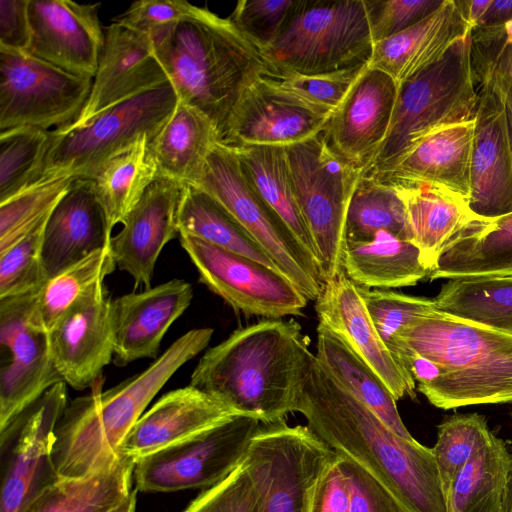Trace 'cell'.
<instances>
[{"label":"cell","mask_w":512,"mask_h":512,"mask_svg":"<svg viewBox=\"0 0 512 512\" xmlns=\"http://www.w3.org/2000/svg\"><path fill=\"white\" fill-rule=\"evenodd\" d=\"M470 47L469 35L399 85L387 136L364 174L386 169L431 133L474 119L478 92Z\"/></svg>","instance_id":"7"},{"label":"cell","mask_w":512,"mask_h":512,"mask_svg":"<svg viewBox=\"0 0 512 512\" xmlns=\"http://www.w3.org/2000/svg\"><path fill=\"white\" fill-rule=\"evenodd\" d=\"M330 116L260 78L238 103L222 142L234 147H287L321 133Z\"/></svg>","instance_id":"22"},{"label":"cell","mask_w":512,"mask_h":512,"mask_svg":"<svg viewBox=\"0 0 512 512\" xmlns=\"http://www.w3.org/2000/svg\"><path fill=\"white\" fill-rule=\"evenodd\" d=\"M387 184V183H386ZM402 198L411 232V243L421 254L429 273L447 241L475 215L468 203L426 184H389Z\"/></svg>","instance_id":"33"},{"label":"cell","mask_w":512,"mask_h":512,"mask_svg":"<svg viewBox=\"0 0 512 512\" xmlns=\"http://www.w3.org/2000/svg\"><path fill=\"white\" fill-rule=\"evenodd\" d=\"M212 328L189 330L141 373L102 390L101 379L88 395L67 405L55 430L53 462L60 478H85L114 466L121 446L152 399L169 379L209 344Z\"/></svg>","instance_id":"4"},{"label":"cell","mask_w":512,"mask_h":512,"mask_svg":"<svg viewBox=\"0 0 512 512\" xmlns=\"http://www.w3.org/2000/svg\"><path fill=\"white\" fill-rule=\"evenodd\" d=\"M512 275V213L473 217L444 245L430 281Z\"/></svg>","instance_id":"30"},{"label":"cell","mask_w":512,"mask_h":512,"mask_svg":"<svg viewBox=\"0 0 512 512\" xmlns=\"http://www.w3.org/2000/svg\"><path fill=\"white\" fill-rule=\"evenodd\" d=\"M135 463L123 456L100 473L85 478H59L24 512H109L133 490Z\"/></svg>","instance_id":"36"},{"label":"cell","mask_w":512,"mask_h":512,"mask_svg":"<svg viewBox=\"0 0 512 512\" xmlns=\"http://www.w3.org/2000/svg\"><path fill=\"white\" fill-rule=\"evenodd\" d=\"M74 179L49 178L0 203V253L44 222Z\"/></svg>","instance_id":"45"},{"label":"cell","mask_w":512,"mask_h":512,"mask_svg":"<svg viewBox=\"0 0 512 512\" xmlns=\"http://www.w3.org/2000/svg\"><path fill=\"white\" fill-rule=\"evenodd\" d=\"M256 492L246 461L223 481L205 489L183 512H252Z\"/></svg>","instance_id":"52"},{"label":"cell","mask_w":512,"mask_h":512,"mask_svg":"<svg viewBox=\"0 0 512 512\" xmlns=\"http://www.w3.org/2000/svg\"><path fill=\"white\" fill-rule=\"evenodd\" d=\"M511 21L512 0H492L485 15L477 26L501 25Z\"/></svg>","instance_id":"57"},{"label":"cell","mask_w":512,"mask_h":512,"mask_svg":"<svg viewBox=\"0 0 512 512\" xmlns=\"http://www.w3.org/2000/svg\"><path fill=\"white\" fill-rule=\"evenodd\" d=\"M511 470L512 454L491 433L453 480L446 494L447 512H501Z\"/></svg>","instance_id":"38"},{"label":"cell","mask_w":512,"mask_h":512,"mask_svg":"<svg viewBox=\"0 0 512 512\" xmlns=\"http://www.w3.org/2000/svg\"><path fill=\"white\" fill-rule=\"evenodd\" d=\"M92 79L26 53L0 49V132L67 127L83 110Z\"/></svg>","instance_id":"13"},{"label":"cell","mask_w":512,"mask_h":512,"mask_svg":"<svg viewBox=\"0 0 512 512\" xmlns=\"http://www.w3.org/2000/svg\"><path fill=\"white\" fill-rule=\"evenodd\" d=\"M111 298L103 285L49 332L54 365L76 390L93 388L115 353Z\"/></svg>","instance_id":"20"},{"label":"cell","mask_w":512,"mask_h":512,"mask_svg":"<svg viewBox=\"0 0 512 512\" xmlns=\"http://www.w3.org/2000/svg\"><path fill=\"white\" fill-rule=\"evenodd\" d=\"M474 127L472 119L441 128L386 169L369 175L387 184H426L469 205Z\"/></svg>","instance_id":"27"},{"label":"cell","mask_w":512,"mask_h":512,"mask_svg":"<svg viewBox=\"0 0 512 512\" xmlns=\"http://www.w3.org/2000/svg\"><path fill=\"white\" fill-rule=\"evenodd\" d=\"M37 294L0 299V344L8 354L0 369V432L63 381L52 359L49 334L30 320Z\"/></svg>","instance_id":"16"},{"label":"cell","mask_w":512,"mask_h":512,"mask_svg":"<svg viewBox=\"0 0 512 512\" xmlns=\"http://www.w3.org/2000/svg\"><path fill=\"white\" fill-rule=\"evenodd\" d=\"M487 420L478 413L454 414L438 426L432 449L445 495L460 470L489 438Z\"/></svg>","instance_id":"46"},{"label":"cell","mask_w":512,"mask_h":512,"mask_svg":"<svg viewBox=\"0 0 512 512\" xmlns=\"http://www.w3.org/2000/svg\"><path fill=\"white\" fill-rule=\"evenodd\" d=\"M137 490L133 489L130 494L109 512H136Z\"/></svg>","instance_id":"59"},{"label":"cell","mask_w":512,"mask_h":512,"mask_svg":"<svg viewBox=\"0 0 512 512\" xmlns=\"http://www.w3.org/2000/svg\"><path fill=\"white\" fill-rule=\"evenodd\" d=\"M67 405L66 383L61 381L1 431L0 512H24L60 478L52 453Z\"/></svg>","instance_id":"15"},{"label":"cell","mask_w":512,"mask_h":512,"mask_svg":"<svg viewBox=\"0 0 512 512\" xmlns=\"http://www.w3.org/2000/svg\"><path fill=\"white\" fill-rule=\"evenodd\" d=\"M501 512H512V470L504 488Z\"/></svg>","instance_id":"60"},{"label":"cell","mask_w":512,"mask_h":512,"mask_svg":"<svg viewBox=\"0 0 512 512\" xmlns=\"http://www.w3.org/2000/svg\"><path fill=\"white\" fill-rule=\"evenodd\" d=\"M349 501V487L336 454L316 485L310 512H348Z\"/></svg>","instance_id":"56"},{"label":"cell","mask_w":512,"mask_h":512,"mask_svg":"<svg viewBox=\"0 0 512 512\" xmlns=\"http://www.w3.org/2000/svg\"><path fill=\"white\" fill-rule=\"evenodd\" d=\"M454 2L461 16L473 29L485 15L492 0H454Z\"/></svg>","instance_id":"58"},{"label":"cell","mask_w":512,"mask_h":512,"mask_svg":"<svg viewBox=\"0 0 512 512\" xmlns=\"http://www.w3.org/2000/svg\"><path fill=\"white\" fill-rule=\"evenodd\" d=\"M285 151L325 283L343 270L348 204L363 173L329 146L323 131Z\"/></svg>","instance_id":"9"},{"label":"cell","mask_w":512,"mask_h":512,"mask_svg":"<svg viewBox=\"0 0 512 512\" xmlns=\"http://www.w3.org/2000/svg\"><path fill=\"white\" fill-rule=\"evenodd\" d=\"M167 83L168 75L151 37L113 21L104 27V43L87 102L67 127L83 126L103 111Z\"/></svg>","instance_id":"17"},{"label":"cell","mask_w":512,"mask_h":512,"mask_svg":"<svg viewBox=\"0 0 512 512\" xmlns=\"http://www.w3.org/2000/svg\"><path fill=\"white\" fill-rule=\"evenodd\" d=\"M201 281L237 313L281 319L301 316L308 299L279 270L195 237L179 235Z\"/></svg>","instance_id":"14"},{"label":"cell","mask_w":512,"mask_h":512,"mask_svg":"<svg viewBox=\"0 0 512 512\" xmlns=\"http://www.w3.org/2000/svg\"><path fill=\"white\" fill-rule=\"evenodd\" d=\"M469 208L477 216L512 213V144L506 109L489 87L478 91Z\"/></svg>","instance_id":"23"},{"label":"cell","mask_w":512,"mask_h":512,"mask_svg":"<svg viewBox=\"0 0 512 512\" xmlns=\"http://www.w3.org/2000/svg\"><path fill=\"white\" fill-rule=\"evenodd\" d=\"M315 356L344 389L374 411L395 433L414 440L400 417L397 400L384 381L340 334L320 322Z\"/></svg>","instance_id":"34"},{"label":"cell","mask_w":512,"mask_h":512,"mask_svg":"<svg viewBox=\"0 0 512 512\" xmlns=\"http://www.w3.org/2000/svg\"><path fill=\"white\" fill-rule=\"evenodd\" d=\"M320 323L340 334L351 348L379 375L396 400L416 399V383L399 365L380 337L364 300L342 270L324 283L315 301Z\"/></svg>","instance_id":"24"},{"label":"cell","mask_w":512,"mask_h":512,"mask_svg":"<svg viewBox=\"0 0 512 512\" xmlns=\"http://www.w3.org/2000/svg\"><path fill=\"white\" fill-rule=\"evenodd\" d=\"M294 0H241L229 19L260 53L281 31Z\"/></svg>","instance_id":"50"},{"label":"cell","mask_w":512,"mask_h":512,"mask_svg":"<svg viewBox=\"0 0 512 512\" xmlns=\"http://www.w3.org/2000/svg\"><path fill=\"white\" fill-rule=\"evenodd\" d=\"M249 415H235L199 435L135 463L133 480L141 492L210 488L227 478L246 458L261 428Z\"/></svg>","instance_id":"12"},{"label":"cell","mask_w":512,"mask_h":512,"mask_svg":"<svg viewBox=\"0 0 512 512\" xmlns=\"http://www.w3.org/2000/svg\"><path fill=\"white\" fill-rule=\"evenodd\" d=\"M295 412L334 452L379 481L405 512H447L432 449L395 433L344 389L316 356Z\"/></svg>","instance_id":"1"},{"label":"cell","mask_w":512,"mask_h":512,"mask_svg":"<svg viewBox=\"0 0 512 512\" xmlns=\"http://www.w3.org/2000/svg\"><path fill=\"white\" fill-rule=\"evenodd\" d=\"M115 268L108 244L49 278L38 291L30 318L32 325L49 334L67 313L102 287Z\"/></svg>","instance_id":"40"},{"label":"cell","mask_w":512,"mask_h":512,"mask_svg":"<svg viewBox=\"0 0 512 512\" xmlns=\"http://www.w3.org/2000/svg\"><path fill=\"white\" fill-rule=\"evenodd\" d=\"M335 457L307 426L262 423L245 458L256 492L252 512H310L316 485Z\"/></svg>","instance_id":"11"},{"label":"cell","mask_w":512,"mask_h":512,"mask_svg":"<svg viewBox=\"0 0 512 512\" xmlns=\"http://www.w3.org/2000/svg\"><path fill=\"white\" fill-rule=\"evenodd\" d=\"M48 218L0 253V299L37 292L48 280L42 257Z\"/></svg>","instance_id":"48"},{"label":"cell","mask_w":512,"mask_h":512,"mask_svg":"<svg viewBox=\"0 0 512 512\" xmlns=\"http://www.w3.org/2000/svg\"><path fill=\"white\" fill-rule=\"evenodd\" d=\"M338 463L349 487L348 512H405L392 494L360 465L340 455Z\"/></svg>","instance_id":"54"},{"label":"cell","mask_w":512,"mask_h":512,"mask_svg":"<svg viewBox=\"0 0 512 512\" xmlns=\"http://www.w3.org/2000/svg\"><path fill=\"white\" fill-rule=\"evenodd\" d=\"M391 352L441 409L512 402V334L434 308L402 327Z\"/></svg>","instance_id":"2"},{"label":"cell","mask_w":512,"mask_h":512,"mask_svg":"<svg viewBox=\"0 0 512 512\" xmlns=\"http://www.w3.org/2000/svg\"><path fill=\"white\" fill-rule=\"evenodd\" d=\"M342 268L353 283L371 289L414 286L429 275L418 248L385 231L369 241H346Z\"/></svg>","instance_id":"32"},{"label":"cell","mask_w":512,"mask_h":512,"mask_svg":"<svg viewBox=\"0 0 512 512\" xmlns=\"http://www.w3.org/2000/svg\"><path fill=\"white\" fill-rule=\"evenodd\" d=\"M183 184L158 176L110 238L116 267L128 273L134 286L151 287L163 247L179 236L178 215Z\"/></svg>","instance_id":"21"},{"label":"cell","mask_w":512,"mask_h":512,"mask_svg":"<svg viewBox=\"0 0 512 512\" xmlns=\"http://www.w3.org/2000/svg\"><path fill=\"white\" fill-rule=\"evenodd\" d=\"M178 103L170 83L111 107L83 126L53 129V142L42 175L92 179L114 156L137 140H151Z\"/></svg>","instance_id":"8"},{"label":"cell","mask_w":512,"mask_h":512,"mask_svg":"<svg viewBox=\"0 0 512 512\" xmlns=\"http://www.w3.org/2000/svg\"><path fill=\"white\" fill-rule=\"evenodd\" d=\"M150 142L148 136L140 138L110 159L92 178L111 233L158 177Z\"/></svg>","instance_id":"39"},{"label":"cell","mask_w":512,"mask_h":512,"mask_svg":"<svg viewBox=\"0 0 512 512\" xmlns=\"http://www.w3.org/2000/svg\"><path fill=\"white\" fill-rule=\"evenodd\" d=\"M471 30L454 0H444L417 24L375 43L368 67L383 71L400 85L443 58Z\"/></svg>","instance_id":"29"},{"label":"cell","mask_w":512,"mask_h":512,"mask_svg":"<svg viewBox=\"0 0 512 512\" xmlns=\"http://www.w3.org/2000/svg\"><path fill=\"white\" fill-rule=\"evenodd\" d=\"M471 67L476 86L489 87L512 110V21L477 26L470 33Z\"/></svg>","instance_id":"44"},{"label":"cell","mask_w":512,"mask_h":512,"mask_svg":"<svg viewBox=\"0 0 512 512\" xmlns=\"http://www.w3.org/2000/svg\"><path fill=\"white\" fill-rule=\"evenodd\" d=\"M195 186L231 213L306 298L316 301L324 285L317 262L250 185L233 146L214 145Z\"/></svg>","instance_id":"10"},{"label":"cell","mask_w":512,"mask_h":512,"mask_svg":"<svg viewBox=\"0 0 512 512\" xmlns=\"http://www.w3.org/2000/svg\"><path fill=\"white\" fill-rule=\"evenodd\" d=\"M367 66L316 75L266 69L261 78L308 107L332 115Z\"/></svg>","instance_id":"47"},{"label":"cell","mask_w":512,"mask_h":512,"mask_svg":"<svg viewBox=\"0 0 512 512\" xmlns=\"http://www.w3.org/2000/svg\"><path fill=\"white\" fill-rule=\"evenodd\" d=\"M100 4L29 0L28 54L68 73L93 79L104 43Z\"/></svg>","instance_id":"19"},{"label":"cell","mask_w":512,"mask_h":512,"mask_svg":"<svg viewBox=\"0 0 512 512\" xmlns=\"http://www.w3.org/2000/svg\"><path fill=\"white\" fill-rule=\"evenodd\" d=\"M31 37L29 0H1L0 49L28 54Z\"/></svg>","instance_id":"55"},{"label":"cell","mask_w":512,"mask_h":512,"mask_svg":"<svg viewBox=\"0 0 512 512\" xmlns=\"http://www.w3.org/2000/svg\"><path fill=\"white\" fill-rule=\"evenodd\" d=\"M294 319H264L208 349L190 385L263 424L295 412L315 355Z\"/></svg>","instance_id":"3"},{"label":"cell","mask_w":512,"mask_h":512,"mask_svg":"<svg viewBox=\"0 0 512 512\" xmlns=\"http://www.w3.org/2000/svg\"><path fill=\"white\" fill-rule=\"evenodd\" d=\"M111 237L93 179L75 178L45 226L42 257L48 279L107 246Z\"/></svg>","instance_id":"28"},{"label":"cell","mask_w":512,"mask_h":512,"mask_svg":"<svg viewBox=\"0 0 512 512\" xmlns=\"http://www.w3.org/2000/svg\"><path fill=\"white\" fill-rule=\"evenodd\" d=\"M511 416H512V413H511Z\"/></svg>","instance_id":"62"},{"label":"cell","mask_w":512,"mask_h":512,"mask_svg":"<svg viewBox=\"0 0 512 512\" xmlns=\"http://www.w3.org/2000/svg\"><path fill=\"white\" fill-rule=\"evenodd\" d=\"M219 141L212 121L178 100L172 115L150 142L158 176L197 185L206 159Z\"/></svg>","instance_id":"31"},{"label":"cell","mask_w":512,"mask_h":512,"mask_svg":"<svg viewBox=\"0 0 512 512\" xmlns=\"http://www.w3.org/2000/svg\"><path fill=\"white\" fill-rule=\"evenodd\" d=\"M178 227L179 235L198 238L279 270L273 259L234 216L198 186H183Z\"/></svg>","instance_id":"37"},{"label":"cell","mask_w":512,"mask_h":512,"mask_svg":"<svg viewBox=\"0 0 512 512\" xmlns=\"http://www.w3.org/2000/svg\"><path fill=\"white\" fill-rule=\"evenodd\" d=\"M150 37L178 100L207 116L222 142L244 93L266 70L260 51L229 17L201 7Z\"/></svg>","instance_id":"5"},{"label":"cell","mask_w":512,"mask_h":512,"mask_svg":"<svg viewBox=\"0 0 512 512\" xmlns=\"http://www.w3.org/2000/svg\"><path fill=\"white\" fill-rule=\"evenodd\" d=\"M237 414L206 392L188 385L164 394L126 436L121 454L138 460L199 435Z\"/></svg>","instance_id":"26"},{"label":"cell","mask_w":512,"mask_h":512,"mask_svg":"<svg viewBox=\"0 0 512 512\" xmlns=\"http://www.w3.org/2000/svg\"><path fill=\"white\" fill-rule=\"evenodd\" d=\"M373 46L364 0H294L261 54L268 70L316 75L368 65Z\"/></svg>","instance_id":"6"},{"label":"cell","mask_w":512,"mask_h":512,"mask_svg":"<svg viewBox=\"0 0 512 512\" xmlns=\"http://www.w3.org/2000/svg\"><path fill=\"white\" fill-rule=\"evenodd\" d=\"M193 299L192 285L183 279L111 300L115 361L118 365L153 358L171 325Z\"/></svg>","instance_id":"25"},{"label":"cell","mask_w":512,"mask_h":512,"mask_svg":"<svg viewBox=\"0 0 512 512\" xmlns=\"http://www.w3.org/2000/svg\"><path fill=\"white\" fill-rule=\"evenodd\" d=\"M234 150L250 185L317 262L313 241L298 203L285 147L239 146Z\"/></svg>","instance_id":"35"},{"label":"cell","mask_w":512,"mask_h":512,"mask_svg":"<svg viewBox=\"0 0 512 512\" xmlns=\"http://www.w3.org/2000/svg\"><path fill=\"white\" fill-rule=\"evenodd\" d=\"M433 299L443 312L512 334V275L450 279Z\"/></svg>","instance_id":"41"},{"label":"cell","mask_w":512,"mask_h":512,"mask_svg":"<svg viewBox=\"0 0 512 512\" xmlns=\"http://www.w3.org/2000/svg\"><path fill=\"white\" fill-rule=\"evenodd\" d=\"M506 113H507V118H508L510 138H511V144H512V110L506 111Z\"/></svg>","instance_id":"61"},{"label":"cell","mask_w":512,"mask_h":512,"mask_svg":"<svg viewBox=\"0 0 512 512\" xmlns=\"http://www.w3.org/2000/svg\"><path fill=\"white\" fill-rule=\"evenodd\" d=\"M358 290L380 337L389 350L392 347L394 336L402 327L414 318L436 308L433 298L416 297L389 289H371L361 286H358Z\"/></svg>","instance_id":"49"},{"label":"cell","mask_w":512,"mask_h":512,"mask_svg":"<svg viewBox=\"0 0 512 512\" xmlns=\"http://www.w3.org/2000/svg\"><path fill=\"white\" fill-rule=\"evenodd\" d=\"M444 0H364L373 43L390 38L435 12Z\"/></svg>","instance_id":"51"},{"label":"cell","mask_w":512,"mask_h":512,"mask_svg":"<svg viewBox=\"0 0 512 512\" xmlns=\"http://www.w3.org/2000/svg\"><path fill=\"white\" fill-rule=\"evenodd\" d=\"M398 87L388 74L367 66L323 130L329 146L363 174L387 136Z\"/></svg>","instance_id":"18"},{"label":"cell","mask_w":512,"mask_h":512,"mask_svg":"<svg viewBox=\"0 0 512 512\" xmlns=\"http://www.w3.org/2000/svg\"><path fill=\"white\" fill-rule=\"evenodd\" d=\"M198 9L199 7L183 0H141L132 3L113 21L152 36L193 16Z\"/></svg>","instance_id":"53"},{"label":"cell","mask_w":512,"mask_h":512,"mask_svg":"<svg viewBox=\"0 0 512 512\" xmlns=\"http://www.w3.org/2000/svg\"><path fill=\"white\" fill-rule=\"evenodd\" d=\"M53 138L34 127L0 132V203L39 182Z\"/></svg>","instance_id":"43"},{"label":"cell","mask_w":512,"mask_h":512,"mask_svg":"<svg viewBox=\"0 0 512 512\" xmlns=\"http://www.w3.org/2000/svg\"><path fill=\"white\" fill-rule=\"evenodd\" d=\"M385 231L411 242L406 208L397 190L362 174L352 191L345 221V242H365Z\"/></svg>","instance_id":"42"}]
</instances>
